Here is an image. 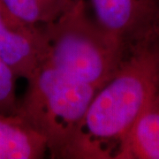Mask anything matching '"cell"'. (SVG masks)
<instances>
[{
    "label": "cell",
    "mask_w": 159,
    "mask_h": 159,
    "mask_svg": "<svg viewBox=\"0 0 159 159\" xmlns=\"http://www.w3.org/2000/svg\"><path fill=\"white\" fill-rule=\"evenodd\" d=\"M93 97L71 158H116L120 144L159 91V46L146 39Z\"/></svg>",
    "instance_id": "1"
},
{
    "label": "cell",
    "mask_w": 159,
    "mask_h": 159,
    "mask_svg": "<svg viewBox=\"0 0 159 159\" xmlns=\"http://www.w3.org/2000/svg\"><path fill=\"white\" fill-rule=\"evenodd\" d=\"M43 32L46 50L42 66L97 89L125 59V43L91 20L83 0H74L57 19L44 24Z\"/></svg>",
    "instance_id": "2"
},
{
    "label": "cell",
    "mask_w": 159,
    "mask_h": 159,
    "mask_svg": "<svg viewBox=\"0 0 159 159\" xmlns=\"http://www.w3.org/2000/svg\"><path fill=\"white\" fill-rule=\"evenodd\" d=\"M28 80L17 112L45 138L54 157L71 154L93 97L99 89L41 66Z\"/></svg>",
    "instance_id": "3"
},
{
    "label": "cell",
    "mask_w": 159,
    "mask_h": 159,
    "mask_svg": "<svg viewBox=\"0 0 159 159\" xmlns=\"http://www.w3.org/2000/svg\"><path fill=\"white\" fill-rule=\"evenodd\" d=\"M43 28L22 22L0 6V57L18 77L28 80L45 57Z\"/></svg>",
    "instance_id": "4"
},
{
    "label": "cell",
    "mask_w": 159,
    "mask_h": 159,
    "mask_svg": "<svg viewBox=\"0 0 159 159\" xmlns=\"http://www.w3.org/2000/svg\"><path fill=\"white\" fill-rule=\"evenodd\" d=\"M97 21L132 47L150 34L159 14V0H91Z\"/></svg>",
    "instance_id": "5"
},
{
    "label": "cell",
    "mask_w": 159,
    "mask_h": 159,
    "mask_svg": "<svg viewBox=\"0 0 159 159\" xmlns=\"http://www.w3.org/2000/svg\"><path fill=\"white\" fill-rule=\"evenodd\" d=\"M47 150L45 138L20 115L0 112V159L42 158Z\"/></svg>",
    "instance_id": "6"
},
{
    "label": "cell",
    "mask_w": 159,
    "mask_h": 159,
    "mask_svg": "<svg viewBox=\"0 0 159 159\" xmlns=\"http://www.w3.org/2000/svg\"><path fill=\"white\" fill-rule=\"evenodd\" d=\"M116 158L159 159V92L126 134Z\"/></svg>",
    "instance_id": "7"
},
{
    "label": "cell",
    "mask_w": 159,
    "mask_h": 159,
    "mask_svg": "<svg viewBox=\"0 0 159 159\" xmlns=\"http://www.w3.org/2000/svg\"><path fill=\"white\" fill-rule=\"evenodd\" d=\"M72 3L66 4L57 0H0V6L11 16L34 25L54 21Z\"/></svg>",
    "instance_id": "8"
},
{
    "label": "cell",
    "mask_w": 159,
    "mask_h": 159,
    "mask_svg": "<svg viewBox=\"0 0 159 159\" xmlns=\"http://www.w3.org/2000/svg\"><path fill=\"white\" fill-rule=\"evenodd\" d=\"M17 76L0 57V112L16 113L18 109L15 93Z\"/></svg>",
    "instance_id": "9"
},
{
    "label": "cell",
    "mask_w": 159,
    "mask_h": 159,
    "mask_svg": "<svg viewBox=\"0 0 159 159\" xmlns=\"http://www.w3.org/2000/svg\"><path fill=\"white\" fill-rule=\"evenodd\" d=\"M150 39L159 46V14L158 18H157L156 23H155L153 29H152V32L150 34Z\"/></svg>",
    "instance_id": "10"
},
{
    "label": "cell",
    "mask_w": 159,
    "mask_h": 159,
    "mask_svg": "<svg viewBox=\"0 0 159 159\" xmlns=\"http://www.w3.org/2000/svg\"><path fill=\"white\" fill-rule=\"evenodd\" d=\"M57 1H60L63 3H66V4H71L74 0H57Z\"/></svg>",
    "instance_id": "11"
},
{
    "label": "cell",
    "mask_w": 159,
    "mask_h": 159,
    "mask_svg": "<svg viewBox=\"0 0 159 159\" xmlns=\"http://www.w3.org/2000/svg\"><path fill=\"white\" fill-rule=\"evenodd\" d=\"M158 92H159V91H158Z\"/></svg>",
    "instance_id": "12"
}]
</instances>
